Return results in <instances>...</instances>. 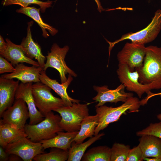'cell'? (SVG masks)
<instances>
[{
	"instance_id": "obj_9",
	"label": "cell",
	"mask_w": 161,
	"mask_h": 161,
	"mask_svg": "<svg viewBox=\"0 0 161 161\" xmlns=\"http://www.w3.org/2000/svg\"><path fill=\"white\" fill-rule=\"evenodd\" d=\"M4 149L8 154L17 155L24 161H31L37 155L44 153L41 142H33L27 137L8 144Z\"/></svg>"
},
{
	"instance_id": "obj_13",
	"label": "cell",
	"mask_w": 161,
	"mask_h": 161,
	"mask_svg": "<svg viewBox=\"0 0 161 161\" xmlns=\"http://www.w3.org/2000/svg\"><path fill=\"white\" fill-rule=\"evenodd\" d=\"M32 82L21 83L16 90L15 99H21L25 102L29 113V124H37L43 120L45 117L38 110L36 106L32 92Z\"/></svg>"
},
{
	"instance_id": "obj_37",
	"label": "cell",
	"mask_w": 161,
	"mask_h": 161,
	"mask_svg": "<svg viewBox=\"0 0 161 161\" xmlns=\"http://www.w3.org/2000/svg\"><path fill=\"white\" fill-rule=\"evenodd\" d=\"M57 0H55V1H56ZM96 3L97 7V9L100 12L101 11H102L103 10V8H102V7L101 6L100 4V3L99 1V0H94Z\"/></svg>"
},
{
	"instance_id": "obj_5",
	"label": "cell",
	"mask_w": 161,
	"mask_h": 161,
	"mask_svg": "<svg viewBox=\"0 0 161 161\" xmlns=\"http://www.w3.org/2000/svg\"><path fill=\"white\" fill-rule=\"evenodd\" d=\"M161 30V10L159 9L155 13L151 22L144 29L135 32L128 33L123 35L119 39L113 42L106 40L109 44V55L115 44L121 41L129 39L133 43L145 44L155 40Z\"/></svg>"
},
{
	"instance_id": "obj_18",
	"label": "cell",
	"mask_w": 161,
	"mask_h": 161,
	"mask_svg": "<svg viewBox=\"0 0 161 161\" xmlns=\"http://www.w3.org/2000/svg\"><path fill=\"white\" fill-rule=\"evenodd\" d=\"M7 47L5 51L0 55L10 61L14 66L20 63H25L37 66L39 63L27 57L19 45L13 43L9 39H6Z\"/></svg>"
},
{
	"instance_id": "obj_1",
	"label": "cell",
	"mask_w": 161,
	"mask_h": 161,
	"mask_svg": "<svg viewBox=\"0 0 161 161\" xmlns=\"http://www.w3.org/2000/svg\"><path fill=\"white\" fill-rule=\"evenodd\" d=\"M142 67L135 69L139 82L148 85L151 90L161 89V47H146Z\"/></svg>"
},
{
	"instance_id": "obj_3",
	"label": "cell",
	"mask_w": 161,
	"mask_h": 161,
	"mask_svg": "<svg viewBox=\"0 0 161 161\" xmlns=\"http://www.w3.org/2000/svg\"><path fill=\"white\" fill-rule=\"evenodd\" d=\"M61 119L60 115L51 111L39 123L34 125L26 124L24 130L27 137L33 142H39L54 137L57 132L63 131L59 125Z\"/></svg>"
},
{
	"instance_id": "obj_6",
	"label": "cell",
	"mask_w": 161,
	"mask_h": 161,
	"mask_svg": "<svg viewBox=\"0 0 161 161\" xmlns=\"http://www.w3.org/2000/svg\"><path fill=\"white\" fill-rule=\"evenodd\" d=\"M51 89L41 82L32 84V93L36 107L45 117L50 112L64 106L61 98L54 96Z\"/></svg>"
},
{
	"instance_id": "obj_35",
	"label": "cell",
	"mask_w": 161,
	"mask_h": 161,
	"mask_svg": "<svg viewBox=\"0 0 161 161\" xmlns=\"http://www.w3.org/2000/svg\"><path fill=\"white\" fill-rule=\"evenodd\" d=\"M22 159L18 156L15 154H9L8 161H21Z\"/></svg>"
},
{
	"instance_id": "obj_32",
	"label": "cell",
	"mask_w": 161,
	"mask_h": 161,
	"mask_svg": "<svg viewBox=\"0 0 161 161\" xmlns=\"http://www.w3.org/2000/svg\"><path fill=\"white\" fill-rule=\"evenodd\" d=\"M9 154H7L4 149L1 146L0 147V161H8Z\"/></svg>"
},
{
	"instance_id": "obj_21",
	"label": "cell",
	"mask_w": 161,
	"mask_h": 161,
	"mask_svg": "<svg viewBox=\"0 0 161 161\" xmlns=\"http://www.w3.org/2000/svg\"><path fill=\"white\" fill-rule=\"evenodd\" d=\"M24 137H27L24 130L8 123H0V145L4 149L8 144Z\"/></svg>"
},
{
	"instance_id": "obj_4",
	"label": "cell",
	"mask_w": 161,
	"mask_h": 161,
	"mask_svg": "<svg viewBox=\"0 0 161 161\" xmlns=\"http://www.w3.org/2000/svg\"><path fill=\"white\" fill-rule=\"evenodd\" d=\"M53 111L58 113L61 117L59 125L67 132L78 131L83 120L89 115L87 104L73 103L72 105L63 106Z\"/></svg>"
},
{
	"instance_id": "obj_20",
	"label": "cell",
	"mask_w": 161,
	"mask_h": 161,
	"mask_svg": "<svg viewBox=\"0 0 161 161\" xmlns=\"http://www.w3.org/2000/svg\"><path fill=\"white\" fill-rule=\"evenodd\" d=\"M78 132V131L66 132L58 131L54 137L42 140L40 142L42 143L44 150L49 148H55L64 150H69L74 139Z\"/></svg>"
},
{
	"instance_id": "obj_26",
	"label": "cell",
	"mask_w": 161,
	"mask_h": 161,
	"mask_svg": "<svg viewBox=\"0 0 161 161\" xmlns=\"http://www.w3.org/2000/svg\"><path fill=\"white\" fill-rule=\"evenodd\" d=\"M48 153L40 154L33 159L35 161H65L67 160L69 156V150L51 148Z\"/></svg>"
},
{
	"instance_id": "obj_34",
	"label": "cell",
	"mask_w": 161,
	"mask_h": 161,
	"mask_svg": "<svg viewBox=\"0 0 161 161\" xmlns=\"http://www.w3.org/2000/svg\"><path fill=\"white\" fill-rule=\"evenodd\" d=\"M7 47V42L5 41L2 37L0 35V54L5 51Z\"/></svg>"
},
{
	"instance_id": "obj_36",
	"label": "cell",
	"mask_w": 161,
	"mask_h": 161,
	"mask_svg": "<svg viewBox=\"0 0 161 161\" xmlns=\"http://www.w3.org/2000/svg\"><path fill=\"white\" fill-rule=\"evenodd\" d=\"M143 160L148 161H161V157L152 158L146 157L144 158Z\"/></svg>"
},
{
	"instance_id": "obj_17",
	"label": "cell",
	"mask_w": 161,
	"mask_h": 161,
	"mask_svg": "<svg viewBox=\"0 0 161 161\" xmlns=\"http://www.w3.org/2000/svg\"><path fill=\"white\" fill-rule=\"evenodd\" d=\"M33 23L32 21L28 22L27 36L23 39L19 45L27 57L32 59L35 58L40 66L43 68L46 58L43 55L40 46L32 38L31 28Z\"/></svg>"
},
{
	"instance_id": "obj_14",
	"label": "cell",
	"mask_w": 161,
	"mask_h": 161,
	"mask_svg": "<svg viewBox=\"0 0 161 161\" xmlns=\"http://www.w3.org/2000/svg\"><path fill=\"white\" fill-rule=\"evenodd\" d=\"M40 79L42 83L48 86L54 90L62 100L64 106H70L73 103H79L80 100L70 97L68 94L66 90L73 80L72 76L69 75L67 80L64 83H59L56 80L49 78L46 74V71L43 70L40 74Z\"/></svg>"
},
{
	"instance_id": "obj_25",
	"label": "cell",
	"mask_w": 161,
	"mask_h": 161,
	"mask_svg": "<svg viewBox=\"0 0 161 161\" xmlns=\"http://www.w3.org/2000/svg\"><path fill=\"white\" fill-rule=\"evenodd\" d=\"M111 148L106 145L98 146L89 149L84 154L83 161H110Z\"/></svg>"
},
{
	"instance_id": "obj_12",
	"label": "cell",
	"mask_w": 161,
	"mask_h": 161,
	"mask_svg": "<svg viewBox=\"0 0 161 161\" xmlns=\"http://www.w3.org/2000/svg\"><path fill=\"white\" fill-rule=\"evenodd\" d=\"M93 89L97 94L92 98L95 102H98L95 107L104 105L106 103H117L120 101L125 102L129 97L134 95L133 93L125 91V86L120 84L116 89H110L108 86H93Z\"/></svg>"
},
{
	"instance_id": "obj_33",
	"label": "cell",
	"mask_w": 161,
	"mask_h": 161,
	"mask_svg": "<svg viewBox=\"0 0 161 161\" xmlns=\"http://www.w3.org/2000/svg\"><path fill=\"white\" fill-rule=\"evenodd\" d=\"M158 95H161V92L157 93H154L151 92L148 96H146L145 98L140 101L141 105L143 106L145 105L147 103L148 100L150 98L154 96Z\"/></svg>"
},
{
	"instance_id": "obj_22",
	"label": "cell",
	"mask_w": 161,
	"mask_h": 161,
	"mask_svg": "<svg viewBox=\"0 0 161 161\" xmlns=\"http://www.w3.org/2000/svg\"><path fill=\"white\" fill-rule=\"evenodd\" d=\"M40 8H37L34 7H21L20 9L17 10L16 12L24 14L35 21L41 28L42 32V35L44 38H47L49 36L47 30L52 35H55L58 32V30L43 21L40 16Z\"/></svg>"
},
{
	"instance_id": "obj_27",
	"label": "cell",
	"mask_w": 161,
	"mask_h": 161,
	"mask_svg": "<svg viewBox=\"0 0 161 161\" xmlns=\"http://www.w3.org/2000/svg\"><path fill=\"white\" fill-rule=\"evenodd\" d=\"M52 2L50 0L46 1L39 0H2L1 4L4 6L18 4L24 7H28V5L31 4H36L40 6L41 12L44 13L47 8L51 6Z\"/></svg>"
},
{
	"instance_id": "obj_11",
	"label": "cell",
	"mask_w": 161,
	"mask_h": 161,
	"mask_svg": "<svg viewBox=\"0 0 161 161\" xmlns=\"http://www.w3.org/2000/svg\"><path fill=\"white\" fill-rule=\"evenodd\" d=\"M117 73L120 81L126 89L135 92L140 98L145 93L147 96L151 93L148 85L139 82V75L137 71H131L127 65L119 64Z\"/></svg>"
},
{
	"instance_id": "obj_30",
	"label": "cell",
	"mask_w": 161,
	"mask_h": 161,
	"mask_svg": "<svg viewBox=\"0 0 161 161\" xmlns=\"http://www.w3.org/2000/svg\"><path fill=\"white\" fill-rule=\"evenodd\" d=\"M143 160L142 151L139 145L130 149L126 161H142Z\"/></svg>"
},
{
	"instance_id": "obj_19",
	"label": "cell",
	"mask_w": 161,
	"mask_h": 161,
	"mask_svg": "<svg viewBox=\"0 0 161 161\" xmlns=\"http://www.w3.org/2000/svg\"><path fill=\"white\" fill-rule=\"evenodd\" d=\"M143 158L161 157V139L151 135H145L139 139Z\"/></svg>"
},
{
	"instance_id": "obj_2",
	"label": "cell",
	"mask_w": 161,
	"mask_h": 161,
	"mask_svg": "<svg viewBox=\"0 0 161 161\" xmlns=\"http://www.w3.org/2000/svg\"><path fill=\"white\" fill-rule=\"evenodd\" d=\"M141 106L138 98L133 96L129 97L121 105L113 107L103 105L96 107V114L98 118V123L95 131L94 135L107 127L110 123L117 121L123 114L138 112Z\"/></svg>"
},
{
	"instance_id": "obj_23",
	"label": "cell",
	"mask_w": 161,
	"mask_h": 161,
	"mask_svg": "<svg viewBox=\"0 0 161 161\" xmlns=\"http://www.w3.org/2000/svg\"><path fill=\"white\" fill-rule=\"evenodd\" d=\"M98 123V118L96 114L89 115L85 117L82 121L80 129L73 141L80 143L87 138L93 137Z\"/></svg>"
},
{
	"instance_id": "obj_28",
	"label": "cell",
	"mask_w": 161,
	"mask_h": 161,
	"mask_svg": "<svg viewBox=\"0 0 161 161\" xmlns=\"http://www.w3.org/2000/svg\"><path fill=\"white\" fill-rule=\"evenodd\" d=\"M130 150L129 145L114 143L111 148L110 161H126Z\"/></svg>"
},
{
	"instance_id": "obj_24",
	"label": "cell",
	"mask_w": 161,
	"mask_h": 161,
	"mask_svg": "<svg viewBox=\"0 0 161 161\" xmlns=\"http://www.w3.org/2000/svg\"><path fill=\"white\" fill-rule=\"evenodd\" d=\"M103 133L98 134L91 137L87 141L80 143L73 141L69 150V156L67 161H81L87 148L94 143L100 139L104 135Z\"/></svg>"
},
{
	"instance_id": "obj_38",
	"label": "cell",
	"mask_w": 161,
	"mask_h": 161,
	"mask_svg": "<svg viewBox=\"0 0 161 161\" xmlns=\"http://www.w3.org/2000/svg\"><path fill=\"white\" fill-rule=\"evenodd\" d=\"M161 97V95H160ZM157 117L158 120H161V114H159L157 115Z\"/></svg>"
},
{
	"instance_id": "obj_31",
	"label": "cell",
	"mask_w": 161,
	"mask_h": 161,
	"mask_svg": "<svg viewBox=\"0 0 161 161\" xmlns=\"http://www.w3.org/2000/svg\"><path fill=\"white\" fill-rule=\"evenodd\" d=\"M11 63L2 56H0V74L12 73L16 70Z\"/></svg>"
},
{
	"instance_id": "obj_29",
	"label": "cell",
	"mask_w": 161,
	"mask_h": 161,
	"mask_svg": "<svg viewBox=\"0 0 161 161\" xmlns=\"http://www.w3.org/2000/svg\"><path fill=\"white\" fill-rule=\"evenodd\" d=\"M136 134L140 137L145 135H153L161 139V122L150 123L145 128L137 131Z\"/></svg>"
},
{
	"instance_id": "obj_16",
	"label": "cell",
	"mask_w": 161,
	"mask_h": 161,
	"mask_svg": "<svg viewBox=\"0 0 161 161\" xmlns=\"http://www.w3.org/2000/svg\"><path fill=\"white\" fill-rule=\"evenodd\" d=\"M19 80L0 78V116L13 104Z\"/></svg>"
},
{
	"instance_id": "obj_10",
	"label": "cell",
	"mask_w": 161,
	"mask_h": 161,
	"mask_svg": "<svg viewBox=\"0 0 161 161\" xmlns=\"http://www.w3.org/2000/svg\"><path fill=\"white\" fill-rule=\"evenodd\" d=\"M0 116L2 118L0 123H8L24 130L26 121L29 118V113L25 102L21 99H15L13 104Z\"/></svg>"
},
{
	"instance_id": "obj_15",
	"label": "cell",
	"mask_w": 161,
	"mask_h": 161,
	"mask_svg": "<svg viewBox=\"0 0 161 161\" xmlns=\"http://www.w3.org/2000/svg\"><path fill=\"white\" fill-rule=\"evenodd\" d=\"M15 68L14 72L3 75L1 77L8 79H16L24 83L41 82L39 76L43 70L42 67L34 65L28 66L20 63L16 65Z\"/></svg>"
},
{
	"instance_id": "obj_7",
	"label": "cell",
	"mask_w": 161,
	"mask_h": 161,
	"mask_svg": "<svg viewBox=\"0 0 161 161\" xmlns=\"http://www.w3.org/2000/svg\"><path fill=\"white\" fill-rule=\"evenodd\" d=\"M69 50L68 46L61 48L57 44H54L50 52H48L46 56L47 61L43 68L45 71L49 67L56 69L59 72L62 83L67 80L66 75L68 73L74 77L77 76V74L67 65L65 61V56Z\"/></svg>"
},
{
	"instance_id": "obj_8",
	"label": "cell",
	"mask_w": 161,
	"mask_h": 161,
	"mask_svg": "<svg viewBox=\"0 0 161 161\" xmlns=\"http://www.w3.org/2000/svg\"><path fill=\"white\" fill-rule=\"evenodd\" d=\"M146 52L144 44L126 43L117 55L119 64L127 65L133 71L142 66Z\"/></svg>"
}]
</instances>
